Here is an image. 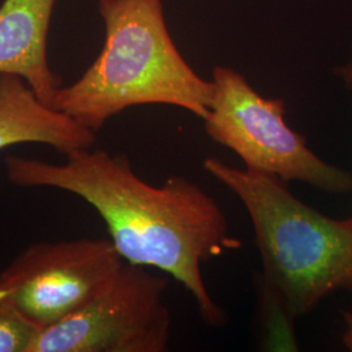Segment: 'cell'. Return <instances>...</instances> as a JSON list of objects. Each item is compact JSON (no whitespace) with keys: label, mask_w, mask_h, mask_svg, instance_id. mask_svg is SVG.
Masks as SVG:
<instances>
[{"label":"cell","mask_w":352,"mask_h":352,"mask_svg":"<svg viewBox=\"0 0 352 352\" xmlns=\"http://www.w3.org/2000/svg\"><path fill=\"white\" fill-rule=\"evenodd\" d=\"M124 263L111 240L39 241L0 273V285L39 331L101 295Z\"/></svg>","instance_id":"obj_6"},{"label":"cell","mask_w":352,"mask_h":352,"mask_svg":"<svg viewBox=\"0 0 352 352\" xmlns=\"http://www.w3.org/2000/svg\"><path fill=\"white\" fill-rule=\"evenodd\" d=\"M204 170L244 205L263 261V289L272 311L289 322L336 291H352V228L291 193L289 183L208 157Z\"/></svg>","instance_id":"obj_3"},{"label":"cell","mask_w":352,"mask_h":352,"mask_svg":"<svg viewBox=\"0 0 352 352\" xmlns=\"http://www.w3.org/2000/svg\"><path fill=\"white\" fill-rule=\"evenodd\" d=\"M212 82L205 131L214 142L236 153L245 168L333 195L351 192V173L316 155L286 123L285 102L261 96L230 67H215Z\"/></svg>","instance_id":"obj_4"},{"label":"cell","mask_w":352,"mask_h":352,"mask_svg":"<svg viewBox=\"0 0 352 352\" xmlns=\"http://www.w3.org/2000/svg\"><path fill=\"white\" fill-rule=\"evenodd\" d=\"M344 318V324H346V331L343 334V342L346 344V347L352 351V314L347 312L343 316Z\"/></svg>","instance_id":"obj_11"},{"label":"cell","mask_w":352,"mask_h":352,"mask_svg":"<svg viewBox=\"0 0 352 352\" xmlns=\"http://www.w3.org/2000/svg\"><path fill=\"white\" fill-rule=\"evenodd\" d=\"M37 333L0 285V352H29Z\"/></svg>","instance_id":"obj_9"},{"label":"cell","mask_w":352,"mask_h":352,"mask_svg":"<svg viewBox=\"0 0 352 352\" xmlns=\"http://www.w3.org/2000/svg\"><path fill=\"white\" fill-rule=\"evenodd\" d=\"M104 24L100 55L51 107L98 132L111 118L142 104H168L205 119L212 80L197 75L170 36L162 0H98Z\"/></svg>","instance_id":"obj_2"},{"label":"cell","mask_w":352,"mask_h":352,"mask_svg":"<svg viewBox=\"0 0 352 352\" xmlns=\"http://www.w3.org/2000/svg\"><path fill=\"white\" fill-rule=\"evenodd\" d=\"M4 166L14 186L60 189L88 202L126 263L175 278L209 327L225 325L227 314L206 289L201 266L238 250L241 241L230 235L223 210L196 183L171 176L154 187L133 171L124 154L91 148L67 154L62 164L8 155Z\"/></svg>","instance_id":"obj_1"},{"label":"cell","mask_w":352,"mask_h":352,"mask_svg":"<svg viewBox=\"0 0 352 352\" xmlns=\"http://www.w3.org/2000/svg\"><path fill=\"white\" fill-rule=\"evenodd\" d=\"M337 75L344 82V85L352 90V59L347 64H343L337 68Z\"/></svg>","instance_id":"obj_10"},{"label":"cell","mask_w":352,"mask_h":352,"mask_svg":"<svg viewBox=\"0 0 352 352\" xmlns=\"http://www.w3.org/2000/svg\"><path fill=\"white\" fill-rule=\"evenodd\" d=\"M30 142L67 155L93 148L96 132L43 103L24 78L0 75V151Z\"/></svg>","instance_id":"obj_8"},{"label":"cell","mask_w":352,"mask_h":352,"mask_svg":"<svg viewBox=\"0 0 352 352\" xmlns=\"http://www.w3.org/2000/svg\"><path fill=\"white\" fill-rule=\"evenodd\" d=\"M56 0H4L0 6V75L24 78L51 106L62 87L47 59V34Z\"/></svg>","instance_id":"obj_7"},{"label":"cell","mask_w":352,"mask_h":352,"mask_svg":"<svg viewBox=\"0 0 352 352\" xmlns=\"http://www.w3.org/2000/svg\"><path fill=\"white\" fill-rule=\"evenodd\" d=\"M346 221H347V223H349V225H350V227H351L352 228V217L351 218H349V219H346Z\"/></svg>","instance_id":"obj_12"},{"label":"cell","mask_w":352,"mask_h":352,"mask_svg":"<svg viewBox=\"0 0 352 352\" xmlns=\"http://www.w3.org/2000/svg\"><path fill=\"white\" fill-rule=\"evenodd\" d=\"M168 282L124 263L111 286L60 322L39 330L29 352H164L171 316Z\"/></svg>","instance_id":"obj_5"}]
</instances>
